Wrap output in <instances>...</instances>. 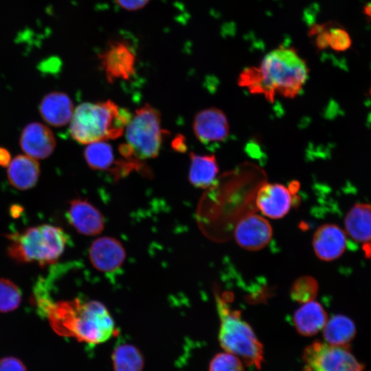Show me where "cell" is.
I'll return each instance as SVG.
<instances>
[{"label": "cell", "mask_w": 371, "mask_h": 371, "mask_svg": "<svg viewBox=\"0 0 371 371\" xmlns=\"http://www.w3.org/2000/svg\"><path fill=\"white\" fill-rule=\"evenodd\" d=\"M347 234L339 226L326 223L319 226L313 238V247L315 255L324 261L339 258L347 247Z\"/></svg>", "instance_id": "obj_13"}, {"label": "cell", "mask_w": 371, "mask_h": 371, "mask_svg": "<svg viewBox=\"0 0 371 371\" xmlns=\"http://www.w3.org/2000/svg\"><path fill=\"white\" fill-rule=\"evenodd\" d=\"M84 156L89 166L93 170H108L114 161L112 147L104 141L89 144Z\"/></svg>", "instance_id": "obj_23"}, {"label": "cell", "mask_w": 371, "mask_h": 371, "mask_svg": "<svg viewBox=\"0 0 371 371\" xmlns=\"http://www.w3.org/2000/svg\"><path fill=\"white\" fill-rule=\"evenodd\" d=\"M67 218L76 231L86 236L98 235L104 227L103 215L87 199L71 200L67 212Z\"/></svg>", "instance_id": "obj_15"}, {"label": "cell", "mask_w": 371, "mask_h": 371, "mask_svg": "<svg viewBox=\"0 0 371 371\" xmlns=\"http://www.w3.org/2000/svg\"><path fill=\"white\" fill-rule=\"evenodd\" d=\"M305 60L291 47H280L267 53L258 66L249 67L240 74L238 83L251 93L273 102L277 95L293 98L307 80Z\"/></svg>", "instance_id": "obj_1"}, {"label": "cell", "mask_w": 371, "mask_h": 371, "mask_svg": "<svg viewBox=\"0 0 371 371\" xmlns=\"http://www.w3.org/2000/svg\"><path fill=\"white\" fill-rule=\"evenodd\" d=\"M328 321L322 305L315 300L304 303L294 313L293 324L297 331L304 336H312L323 329Z\"/></svg>", "instance_id": "obj_18"}, {"label": "cell", "mask_w": 371, "mask_h": 371, "mask_svg": "<svg viewBox=\"0 0 371 371\" xmlns=\"http://www.w3.org/2000/svg\"><path fill=\"white\" fill-rule=\"evenodd\" d=\"M345 232L354 241L362 245L371 240V204L356 203L344 218Z\"/></svg>", "instance_id": "obj_19"}, {"label": "cell", "mask_w": 371, "mask_h": 371, "mask_svg": "<svg viewBox=\"0 0 371 371\" xmlns=\"http://www.w3.org/2000/svg\"><path fill=\"white\" fill-rule=\"evenodd\" d=\"M365 13L371 17V3L368 4L364 8Z\"/></svg>", "instance_id": "obj_32"}, {"label": "cell", "mask_w": 371, "mask_h": 371, "mask_svg": "<svg viewBox=\"0 0 371 371\" xmlns=\"http://www.w3.org/2000/svg\"><path fill=\"white\" fill-rule=\"evenodd\" d=\"M21 302V293L12 281L0 278V312L8 313L17 308Z\"/></svg>", "instance_id": "obj_25"}, {"label": "cell", "mask_w": 371, "mask_h": 371, "mask_svg": "<svg viewBox=\"0 0 371 371\" xmlns=\"http://www.w3.org/2000/svg\"><path fill=\"white\" fill-rule=\"evenodd\" d=\"M188 179L194 187L208 188L214 184L218 166L214 155H201L191 153Z\"/></svg>", "instance_id": "obj_20"}, {"label": "cell", "mask_w": 371, "mask_h": 371, "mask_svg": "<svg viewBox=\"0 0 371 371\" xmlns=\"http://www.w3.org/2000/svg\"><path fill=\"white\" fill-rule=\"evenodd\" d=\"M114 371H142L144 358L134 346L123 344L117 346L112 354Z\"/></svg>", "instance_id": "obj_22"}, {"label": "cell", "mask_w": 371, "mask_h": 371, "mask_svg": "<svg viewBox=\"0 0 371 371\" xmlns=\"http://www.w3.org/2000/svg\"><path fill=\"white\" fill-rule=\"evenodd\" d=\"M362 249L365 256L371 261V240L362 245Z\"/></svg>", "instance_id": "obj_31"}, {"label": "cell", "mask_w": 371, "mask_h": 371, "mask_svg": "<svg viewBox=\"0 0 371 371\" xmlns=\"http://www.w3.org/2000/svg\"><path fill=\"white\" fill-rule=\"evenodd\" d=\"M52 329L59 335L89 344H99L115 333L114 321L101 302L78 298L52 304L46 311Z\"/></svg>", "instance_id": "obj_2"}, {"label": "cell", "mask_w": 371, "mask_h": 371, "mask_svg": "<svg viewBox=\"0 0 371 371\" xmlns=\"http://www.w3.org/2000/svg\"><path fill=\"white\" fill-rule=\"evenodd\" d=\"M193 131L202 143L221 142L228 137L229 125L224 112L216 107L199 111L193 122Z\"/></svg>", "instance_id": "obj_11"}, {"label": "cell", "mask_w": 371, "mask_h": 371, "mask_svg": "<svg viewBox=\"0 0 371 371\" xmlns=\"http://www.w3.org/2000/svg\"><path fill=\"white\" fill-rule=\"evenodd\" d=\"M40 172V166L36 159L19 155L10 161L7 176L11 186L20 190H26L36 184Z\"/></svg>", "instance_id": "obj_17"}, {"label": "cell", "mask_w": 371, "mask_h": 371, "mask_svg": "<svg viewBox=\"0 0 371 371\" xmlns=\"http://www.w3.org/2000/svg\"><path fill=\"white\" fill-rule=\"evenodd\" d=\"M11 161V155L9 151L3 147H0V166L8 167Z\"/></svg>", "instance_id": "obj_30"}, {"label": "cell", "mask_w": 371, "mask_h": 371, "mask_svg": "<svg viewBox=\"0 0 371 371\" xmlns=\"http://www.w3.org/2000/svg\"><path fill=\"white\" fill-rule=\"evenodd\" d=\"M19 144L22 150L36 159L49 157L56 147V139L52 130L39 122H32L22 131Z\"/></svg>", "instance_id": "obj_14"}, {"label": "cell", "mask_w": 371, "mask_h": 371, "mask_svg": "<svg viewBox=\"0 0 371 371\" xmlns=\"http://www.w3.org/2000/svg\"><path fill=\"white\" fill-rule=\"evenodd\" d=\"M220 318L218 339L221 347L237 355L249 366L259 369L263 361V347L253 329L241 319L240 312L231 308L221 297L216 296Z\"/></svg>", "instance_id": "obj_5"}, {"label": "cell", "mask_w": 371, "mask_h": 371, "mask_svg": "<svg viewBox=\"0 0 371 371\" xmlns=\"http://www.w3.org/2000/svg\"><path fill=\"white\" fill-rule=\"evenodd\" d=\"M273 230L269 222L263 216L250 214L243 217L234 229L237 244L249 251L264 248L272 238Z\"/></svg>", "instance_id": "obj_9"}, {"label": "cell", "mask_w": 371, "mask_h": 371, "mask_svg": "<svg viewBox=\"0 0 371 371\" xmlns=\"http://www.w3.org/2000/svg\"><path fill=\"white\" fill-rule=\"evenodd\" d=\"M323 329L326 341L335 346H346L356 335L354 322L350 317L340 314L328 319Z\"/></svg>", "instance_id": "obj_21"}, {"label": "cell", "mask_w": 371, "mask_h": 371, "mask_svg": "<svg viewBox=\"0 0 371 371\" xmlns=\"http://www.w3.org/2000/svg\"><path fill=\"white\" fill-rule=\"evenodd\" d=\"M150 0H115V3L124 10L135 11L144 8Z\"/></svg>", "instance_id": "obj_29"}, {"label": "cell", "mask_w": 371, "mask_h": 371, "mask_svg": "<svg viewBox=\"0 0 371 371\" xmlns=\"http://www.w3.org/2000/svg\"><path fill=\"white\" fill-rule=\"evenodd\" d=\"M293 192L280 183H267L258 191L256 204L266 216L278 219L284 216L293 204Z\"/></svg>", "instance_id": "obj_12"}, {"label": "cell", "mask_w": 371, "mask_h": 371, "mask_svg": "<svg viewBox=\"0 0 371 371\" xmlns=\"http://www.w3.org/2000/svg\"><path fill=\"white\" fill-rule=\"evenodd\" d=\"M10 257L17 262H36L41 266L55 262L64 252L68 236L59 227L41 225L10 234Z\"/></svg>", "instance_id": "obj_4"}, {"label": "cell", "mask_w": 371, "mask_h": 371, "mask_svg": "<svg viewBox=\"0 0 371 371\" xmlns=\"http://www.w3.org/2000/svg\"><path fill=\"white\" fill-rule=\"evenodd\" d=\"M370 94H371V89H370Z\"/></svg>", "instance_id": "obj_33"}, {"label": "cell", "mask_w": 371, "mask_h": 371, "mask_svg": "<svg viewBox=\"0 0 371 371\" xmlns=\"http://www.w3.org/2000/svg\"><path fill=\"white\" fill-rule=\"evenodd\" d=\"M89 258L93 267L106 274L120 269L126 258L121 243L109 236L95 239L89 249Z\"/></svg>", "instance_id": "obj_10"}, {"label": "cell", "mask_w": 371, "mask_h": 371, "mask_svg": "<svg viewBox=\"0 0 371 371\" xmlns=\"http://www.w3.org/2000/svg\"><path fill=\"white\" fill-rule=\"evenodd\" d=\"M132 115L111 100L78 105L70 121L71 137L80 144L113 139L120 137Z\"/></svg>", "instance_id": "obj_3"}, {"label": "cell", "mask_w": 371, "mask_h": 371, "mask_svg": "<svg viewBox=\"0 0 371 371\" xmlns=\"http://www.w3.org/2000/svg\"><path fill=\"white\" fill-rule=\"evenodd\" d=\"M161 115L150 104L137 109L126 127V144L120 147L127 159H147L156 157L159 153L164 135Z\"/></svg>", "instance_id": "obj_6"}, {"label": "cell", "mask_w": 371, "mask_h": 371, "mask_svg": "<svg viewBox=\"0 0 371 371\" xmlns=\"http://www.w3.org/2000/svg\"><path fill=\"white\" fill-rule=\"evenodd\" d=\"M209 371H244V369L237 357L229 352H222L212 359Z\"/></svg>", "instance_id": "obj_26"}, {"label": "cell", "mask_w": 371, "mask_h": 371, "mask_svg": "<svg viewBox=\"0 0 371 371\" xmlns=\"http://www.w3.org/2000/svg\"><path fill=\"white\" fill-rule=\"evenodd\" d=\"M304 371H363V367L346 346L315 341L303 353Z\"/></svg>", "instance_id": "obj_7"}, {"label": "cell", "mask_w": 371, "mask_h": 371, "mask_svg": "<svg viewBox=\"0 0 371 371\" xmlns=\"http://www.w3.org/2000/svg\"><path fill=\"white\" fill-rule=\"evenodd\" d=\"M329 47L337 51H346L352 44L349 34L343 28L334 27L329 30Z\"/></svg>", "instance_id": "obj_27"}, {"label": "cell", "mask_w": 371, "mask_h": 371, "mask_svg": "<svg viewBox=\"0 0 371 371\" xmlns=\"http://www.w3.org/2000/svg\"><path fill=\"white\" fill-rule=\"evenodd\" d=\"M99 59L109 82L128 80L135 72L136 55L128 43L124 40L110 41Z\"/></svg>", "instance_id": "obj_8"}, {"label": "cell", "mask_w": 371, "mask_h": 371, "mask_svg": "<svg viewBox=\"0 0 371 371\" xmlns=\"http://www.w3.org/2000/svg\"><path fill=\"white\" fill-rule=\"evenodd\" d=\"M42 118L49 125L60 127L71 121L74 113L69 97L62 92L54 91L45 95L39 105Z\"/></svg>", "instance_id": "obj_16"}, {"label": "cell", "mask_w": 371, "mask_h": 371, "mask_svg": "<svg viewBox=\"0 0 371 371\" xmlns=\"http://www.w3.org/2000/svg\"><path fill=\"white\" fill-rule=\"evenodd\" d=\"M0 371H27V368L19 359L5 357L0 359Z\"/></svg>", "instance_id": "obj_28"}, {"label": "cell", "mask_w": 371, "mask_h": 371, "mask_svg": "<svg viewBox=\"0 0 371 371\" xmlns=\"http://www.w3.org/2000/svg\"><path fill=\"white\" fill-rule=\"evenodd\" d=\"M319 291L317 280L310 276H303L295 280L291 287L290 295L293 300L306 303L315 299Z\"/></svg>", "instance_id": "obj_24"}]
</instances>
